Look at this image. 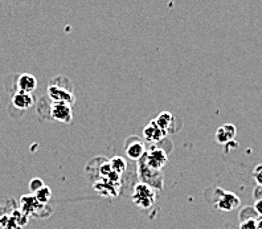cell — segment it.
<instances>
[{
  "label": "cell",
  "instance_id": "1",
  "mask_svg": "<svg viewBox=\"0 0 262 229\" xmlns=\"http://www.w3.org/2000/svg\"><path fill=\"white\" fill-rule=\"evenodd\" d=\"M48 97L52 103H67V105H73L76 98H74L73 86L69 78H65L64 84H61V76L55 77L51 80L48 85Z\"/></svg>",
  "mask_w": 262,
  "mask_h": 229
},
{
  "label": "cell",
  "instance_id": "2",
  "mask_svg": "<svg viewBox=\"0 0 262 229\" xmlns=\"http://www.w3.org/2000/svg\"><path fill=\"white\" fill-rule=\"evenodd\" d=\"M131 200L139 210H150L155 205V201H157V190L139 181L138 184L134 185V190L131 194Z\"/></svg>",
  "mask_w": 262,
  "mask_h": 229
},
{
  "label": "cell",
  "instance_id": "3",
  "mask_svg": "<svg viewBox=\"0 0 262 229\" xmlns=\"http://www.w3.org/2000/svg\"><path fill=\"white\" fill-rule=\"evenodd\" d=\"M138 175L141 179V183L150 185L154 190L163 188V174H162V171H154V170L148 169L142 159L138 162Z\"/></svg>",
  "mask_w": 262,
  "mask_h": 229
},
{
  "label": "cell",
  "instance_id": "4",
  "mask_svg": "<svg viewBox=\"0 0 262 229\" xmlns=\"http://www.w3.org/2000/svg\"><path fill=\"white\" fill-rule=\"evenodd\" d=\"M142 160L148 169L154 170V171H162L164 165L167 164V162H168V155H167L163 149L152 146L151 149H147Z\"/></svg>",
  "mask_w": 262,
  "mask_h": 229
},
{
  "label": "cell",
  "instance_id": "5",
  "mask_svg": "<svg viewBox=\"0 0 262 229\" xmlns=\"http://www.w3.org/2000/svg\"><path fill=\"white\" fill-rule=\"evenodd\" d=\"M216 199H214V205L219 211H223V212H230V211H234L240 207L241 200L240 197L237 196L236 194L229 191H224L221 188L216 190Z\"/></svg>",
  "mask_w": 262,
  "mask_h": 229
},
{
  "label": "cell",
  "instance_id": "6",
  "mask_svg": "<svg viewBox=\"0 0 262 229\" xmlns=\"http://www.w3.org/2000/svg\"><path fill=\"white\" fill-rule=\"evenodd\" d=\"M49 115L53 121L61 122V123H71L73 119V109L67 103H51Z\"/></svg>",
  "mask_w": 262,
  "mask_h": 229
},
{
  "label": "cell",
  "instance_id": "7",
  "mask_svg": "<svg viewBox=\"0 0 262 229\" xmlns=\"http://www.w3.org/2000/svg\"><path fill=\"white\" fill-rule=\"evenodd\" d=\"M125 151L128 159L139 162L144 156L147 149H146V144H144L143 140H141L138 137H130L126 142Z\"/></svg>",
  "mask_w": 262,
  "mask_h": 229
},
{
  "label": "cell",
  "instance_id": "8",
  "mask_svg": "<svg viewBox=\"0 0 262 229\" xmlns=\"http://www.w3.org/2000/svg\"><path fill=\"white\" fill-rule=\"evenodd\" d=\"M166 131L162 130V129L155 123V121L148 122L143 129V137L144 139H146V142H148V143H159L160 140H163V138L166 137Z\"/></svg>",
  "mask_w": 262,
  "mask_h": 229
},
{
  "label": "cell",
  "instance_id": "9",
  "mask_svg": "<svg viewBox=\"0 0 262 229\" xmlns=\"http://www.w3.org/2000/svg\"><path fill=\"white\" fill-rule=\"evenodd\" d=\"M21 212L28 216H36L37 212L42 210L47 205H42L37 201V199L35 197V195H27V196L21 197Z\"/></svg>",
  "mask_w": 262,
  "mask_h": 229
},
{
  "label": "cell",
  "instance_id": "10",
  "mask_svg": "<svg viewBox=\"0 0 262 229\" xmlns=\"http://www.w3.org/2000/svg\"><path fill=\"white\" fill-rule=\"evenodd\" d=\"M17 92L23 93H32L37 88V80L36 77L29 73H23L17 77L16 80Z\"/></svg>",
  "mask_w": 262,
  "mask_h": 229
},
{
  "label": "cell",
  "instance_id": "11",
  "mask_svg": "<svg viewBox=\"0 0 262 229\" xmlns=\"http://www.w3.org/2000/svg\"><path fill=\"white\" fill-rule=\"evenodd\" d=\"M154 121H155V123H157L162 130L166 131L167 134L176 131L175 129H173L175 128L176 118L175 115L171 114L169 112H162Z\"/></svg>",
  "mask_w": 262,
  "mask_h": 229
},
{
  "label": "cell",
  "instance_id": "12",
  "mask_svg": "<svg viewBox=\"0 0 262 229\" xmlns=\"http://www.w3.org/2000/svg\"><path fill=\"white\" fill-rule=\"evenodd\" d=\"M35 103V98L31 93H23L16 92L12 97V105L13 108L19 109V110H27Z\"/></svg>",
  "mask_w": 262,
  "mask_h": 229
},
{
  "label": "cell",
  "instance_id": "13",
  "mask_svg": "<svg viewBox=\"0 0 262 229\" xmlns=\"http://www.w3.org/2000/svg\"><path fill=\"white\" fill-rule=\"evenodd\" d=\"M236 128H234V124H223L217 131H216V140H217V143L220 144H228L229 142L234 139L236 137Z\"/></svg>",
  "mask_w": 262,
  "mask_h": 229
},
{
  "label": "cell",
  "instance_id": "14",
  "mask_svg": "<svg viewBox=\"0 0 262 229\" xmlns=\"http://www.w3.org/2000/svg\"><path fill=\"white\" fill-rule=\"evenodd\" d=\"M109 163L113 171L117 172L118 175L125 174V171L127 170V160L122 156H113Z\"/></svg>",
  "mask_w": 262,
  "mask_h": 229
},
{
  "label": "cell",
  "instance_id": "15",
  "mask_svg": "<svg viewBox=\"0 0 262 229\" xmlns=\"http://www.w3.org/2000/svg\"><path fill=\"white\" fill-rule=\"evenodd\" d=\"M35 197L37 199V201L40 204H42V205H48V203L52 199V190L48 185H45V187H42L40 191L36 192Z\"/></svg>",
  "mask_w": 262,
  "mask_h": 229
},
{
  "label": "cell",
  "instance_id": "16",
  "mask_svg": "<svg viewBox=\"0 0 262 229\" xmlns=\"http://www.w3.org/2000/svg\"><path fill=\"white\" fill-rule=\"evenodd\" d=\"M258 217L259 216L257 215L254 207L244 208L240 213V221H243V220H248V219H258Z\"/></svg>",
  "mask_w": 262,
  "mask_h": 229
},
{
  "label": "cell",
  "instance_id": "17",
  "mask_svg": "<svg viewBox=\"0 0 262 229\" xmlns=\"http://www.w3.org/2000/svg\"><path fill=\"white\" fill-rule=\"evenodd\" d=\"M42 187H45L42 179L33 178L32 180L29 181V190H31V192H32L33 195H35L37 191H40Z\"/></svg>",
  "mask_w": 262,
  "mask_h": 229
},
{
  "label": "cell",
  "instance_id": "18",
  "mask_svg": "<svg viewBox=\"0 0 262 229\" xmlns=\"http://www.w3.org/2000/svg\"><path fill=\"white\" fill-rule=\"evenodd\" d=\"M258 219L243 220V221H240V229H257V220Z\"/></svg>",
  "mask_w": 262,
  "mask_h": 229
},
{
  "label": "cell",
  "instance_id": "19",
  "mask_svg": "<svg viewBox=\"0 0 262 229\" xmlns=\"http://www.w3.org/2000/svg\"><path fill=\"white\" fill-rule=\"evenodd\" d=\"M253 178L256 180L257 187L262 190V164L257 165L256 169H254V171H253Z\"/></svg>",
  "mask_w": 262,
  "mask_h": 229
},
{
  "label": "cell",
  "instance_id": "20",
  "mask_svg": "<svg viewBox=\"0 0 262 229\" xmlns=\"http://www.w3.org/2000/svg\"><path fill=\"white\" fill-rule=\"evenodd\" d=\"M254 210H256L257 215H258L259 217H262V199L256 200V203H254Z\"/></svg>",
  "mask_w": 262,
  "mask_h": 229
},
{
  "label": "cell",
  "instance_id": "21",
  "mask_svg": "<svg viewBox=\"0 0 262 229\" xmlns=\"http://www.w3.org/2000/svg\"><path fill=\"white\" fill-rule=\"evenodd\" d=\"M257 229H262V217L257 220Z\"/></svg>",
  "mask_w": 262,
  "mask_h": 229
}]
</instances>
